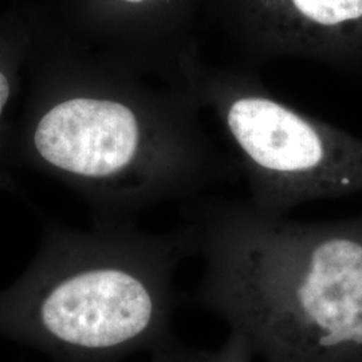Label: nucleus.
Segmentation results:
<instances>
[{
  "label": "nucleus",
  "mask_w": 362,
  "mask_h": 362,
  "mask_svg": "<svg viewBox=\"0 0 362 362\" xmlns=\"http://www.w3.org/2000/svg\"><path fill=\"white\" fill-rule=\"evenodd\" d=\"M43 6L18 1L0 13V191L18 192L11 176V109L35 47Z\"/></svg>",
  "instance_id": "nucleus-6"
},
{
  "label": "nucleus",
  "mask_w": 362,
  "mask_h": 362,
  "mask_svg": "<svg viewBox=\"0 0 362 362\" xmlns=\"http://www.w3.org/2000/svg\"><path fill=\"white\" fill-rule=\"evenodd\" d=\"M148 362H153V361H152V360H151V358H149V361H148Z\"/></svg>",
  "instance_id": "nucleus-8"
},
{
  "label": "nucleus",
  "mask_w": 362,
  "mask_h": 362,
  "mask_svg": "<svg viewBox=\"0 0 362 362\" xmlns=\"http://www.w3.org/2000/svg\"><path fill=\"white\" fill-rule=\"evenodd\" d=\"M196 257L191 227L49 223L35 257L0 290V337L55 362H121L177 337L176 274Z\"/></svg>",
  "instance_id": "nucleus-3"
},
{
  "label": "nucleus",
  "mask_w": 362,
  "mask_h": 362,
  "mask_svg": "<svg viewBox=\"0 0 362 362\" xmlns=\"http://www.w3.org/2000/svg\"><path fill=\"white\" fill-rule=\"evenodd\" d=\"M254 353L245 337L230 332L223 345L215 350L197 349L179 338L149 354L153 362H252Z\"/></svg>",
  "instance_id": "nucleus-7"
},
{
  "label": "nucleus",
  "mask_w": 362,
  "mask_h": 362,
  "mask_svg": "<svg viewBox=\"0 0 362 362\" xmlns=\"http://www.w3.org/2000/svg\"><path fill=\"white\" fill-rule=\"evenodd\" d=\"M211 6L245 62L297 58L362 70V0H211Z\"/></svg>",
  "instance_id": "nucleus-5"
},
{
  "label": "nucleus",
  "mask_w": 362,
  "mask_h": 362,
  "mask_svg": "<svg viewBox=\"0 0 362 362\" xmlns=\"http://www.w3.org/2000/svg\"><path fill=\"white\" fill-rule=\"evenodd\" d=\"M203 274L192 303L263 362H362V215L299 221L248 200L185 202Z\"/></svg>",
  "instance_id": "nucleus-2"
},
{
  "label": "nucleus",
  "mask_w": 362,
  "mask_h": 362,
  "mask_svg": "<svg viewBox=\"0 0 362 362\" xmlns=\"http://www.w3.org/2000/svg\"><path fill=\"white\" fill-rule=\"evenodd\" d=\"M26 76L11 164L65 184L95 224L134 221L146 208L194 200L235 173L189 91L78 42L49 6Z\"/></svg>",
  "instance_id": "nucleus-1"
},
{
  "label": "nucleus",
  "mask_w": 362,
  "mask_h": 362,
  "mask_svg": "<svg viewBox=\"0 0 362 362\" xmlns=\"http://www.w3.org/2000/svg\"><path fill=\"white\" fill-rule=\"evenodd\" d=\"M180 83L218 118L259 211L287 215L362 194V139L275 98L248 69L208 65L196 54Z\"/></svg>",
  "instance_id": "nucleus-4"
}]
</instances>
